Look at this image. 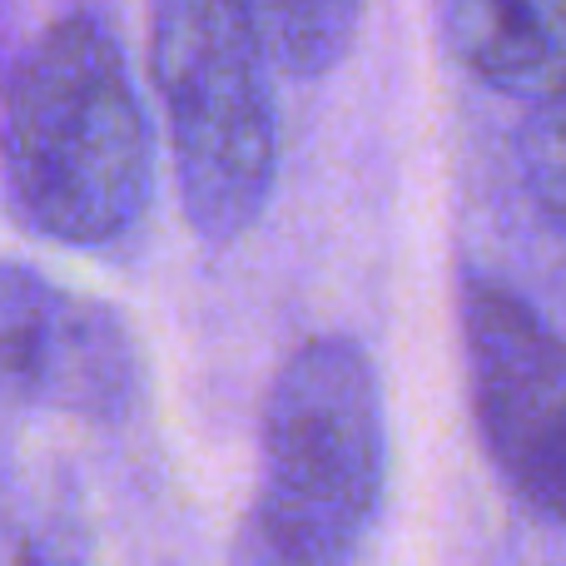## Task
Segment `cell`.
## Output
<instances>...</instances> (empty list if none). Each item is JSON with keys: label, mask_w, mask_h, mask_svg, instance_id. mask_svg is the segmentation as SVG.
Returning a JSON list of instances; mask_svg holds the SVG:
<instances>
[{"label": "cell", "mask_w": 566, "mask_h": 566, "mask_svg": "<svg viewBox=\"0 0 566 566\" xmlns=\"http://www.w3.org/2000/svg\"><path fill=\"white\" fill-rule=\"evenodd\" d=\"M269 65L293 80H318L348 55L368 0H244Z\"/></svg>", "instance_id": "cell-7"}, {"label": "cell", "mask_w": 566, "mask_h": 566, "mask_svg": "<svg viewBox=\"0 0 566 566\" xmlns=\"http://www.w3.org/2000/svg\"><path fill=\"white\" fill-rule=\"evenodd\" d=\"M0 179L30 234L105 249L145 219L155 145L115 30L90 10L50 20L0 95Z\"/></svg>", "instance_id": "cell-1"}, {"label": "cell", "mask_w": 566, "mask_h": 566, "mask_svg": "<svg viewBox=\"0 0 566 566\" xmlns=\"http://www.w3.org/2000/svg\"><path fill=\"white\" fill-rule=\"evenodd\" d=\"M149 75L189 229L239 244L279 185L274 80L244 0H149Z\"/></svg>", "instance_id": "cell-3"}, {"label": "cell", "mask_w": 566, "mask_h": 566, "mask_svg": "<svg viewBox=\"0 0 566 566\" xmlns=\"http://www.w3.org/2000/svg\"><path fill=\"white\" fill-rule=\"evenodd\" d=\"M145 392V358L105 298L0 254V398L119 422Z\"/></svg>", "instance_id": "cell-5"}, {"label": "cell", "mask_w": 566, "mask_h": 566, "mask_svg": "<svg viewBox=\"0 0 566 566\" xmlns=\"http://www.w3.org/2000/svg\"><path fill=\"white\" fill-rule=\"evenodd\" d=\"M0 566H45V557L15 527H0Z\"/></svg>", "instance_id": "cell-9"}, {"label": "cell", "mask_w": 566, "mask_h": 566, "mask_svg": "<svg viewBox=\"0 0 566 566\" xmlns=\"http://www.w3.org/2000/svg\"><path fill=\"white\" fill-rule=\"evenodd\" d=\"M462 363L497 472L566 527V338L507 283L468 279Z\"/></svg>", "instance_id": "cell-4"}, {"label": "cell", "mask_w": 566, "mask_h": 566, "mask_svg": "<svg viewBox=\"0 0 566 566\" xmlns=\"http://www.w3.org/2000/svg\"><path fill=\"white\" fill-rule=\"evenodd\" d=\"M462 70L522 105L566 95V0H442Z\"/></svg>", "instance_id": "cell-6"}, {"label": "cell", "mask_w": 566, "mask_h": 566, "mask_svg": "<svg viewBox=\"0 0 566 566\" xmlns=\"http://www.w3.org/2000/svg\"><path fill=\"white\" fill-rule=\"evenodd\" d=\"M388 492V408L368 348L343 333L283 358L259 422V478L234 566H358Z\"/></svg>", "instance_id": "cell-2"}, {"label": "cell", "mask_w": 566, "mask_h": 566, "mask_svg": "<svg viewBox=\"0 0 566 566\" xmlns=\"http://www.w3.org/2000/svg\"><path fill=\"white\" fill-rule=\"evenodd\" d=\"M517 165L532 205L566 234V95L527 115V125L517 129Z\"/></svg>", "instance_id": "cell-8"}]
</instances>
